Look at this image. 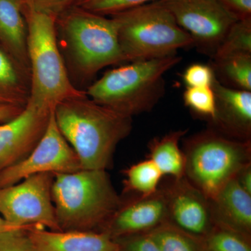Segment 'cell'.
I'll use <instances>...</instances> for the list:
<instances>
[{
  "instance_id": "1",
  "label": "cell",
  "mask_w": 251,
  "mask_h": 251,
  "mask_svg": "<svg viewBox=\"0 0 251 251\" xmlns=\"http://www.w3.org/2000/svg\"><path fill=\"white\" fill-rule=\"evenodd\" d=\"M53 114L82 169L107 171L117 145L132 130V117L96 103L86 92L57 104Z\"/></svg>"
},
{
  "instance_id": "27",
  "label": "cell",
  "mask_w": 251,
  "mask_h": 251,
  "mask_svg": "<svg viewBox=\"0 0 251 251\" xmlns=\"http://www.w3.org/2000/svg\"><path fill=\"white\" fill-rule=\"evenodd\" d=\"M33 226L0 232V251H32L27 230Z\"/></svg>"
},
{
  "instance_id": "10",
  "label": "cell",
  "mask_w": 251,
  "mask_h": 251,
  "mask_svg": "<svg viewBox=\"0 0 251 251\" xmlns=\"http://www.w3.org/2000/svg\"><path fill=\"white\" fill-rule=\"evenodd\" d=\"M81 169L80 159L59 130L52 111L45 133L34 150L22 161L0 173V187L16 184L31 175Z\"/></svg>"
},
{
  "instance_id": "28",
  "label": "cell",
  "mask_w": 251,
  "mask_h": 251,
  "mask_svg": "<svg viewBox=\"0 0 251 251\" xmlns=\"http://www.w3.org/2000/svg\"><path fill=\"white\" fill-rule=\"evenodd\" d=\"M215 75L211 66L193 64L185 70L182 78L186 87H211Z\"/></svg>"
},
{
  "instance_id": "3",
  "label": "cell",
  "mask_w": 251,
  "mask_h": 251,
  "mask_svg": "<svg viewBox=\"0 0 251 251\" xmlns=\"http://www.w3.org/2000/svg\"><path fill=\"white\" fill-rule=\"evenodd\" d=\"M52 199L63 231L103 232L122 203L104 170L54 174Z\"/></svg>"
},
{
  "instance_id": "26",
  "label": "cell",
  "mask_w": 251,
  "mask_h": 251,
  "mask_svg": "<svg viewBox=\"0 0 251 251\" xmlns=\"http://www.w3.org/2000/svg\"><path fill=\"white\" fill-rule=\"evenodd\" d=\"M165 0H80L76 6L102 16H112L150 2Z\"/></svg>"
},
{
  "instance_id": "33",
  "label": "cell",
  "mask_w": 251,
  "mask_h": 251,
  "mask_svg": "<svg viewBox=\"0 0 251 251\" xmlns=\"http://www.w3.org/2000/svg\"><path fill=\"white\" fill-rule=\"evenodd\" d=\"M25 107L16 106V105H1L0 106V123L9 121L17 116L23 111Z\"/></svg>"
},
{
  "instance_id": "20",
  "label": "cell",
  "mask_w": 251,
  "mask_h": 251,
  "mask_svg": "<svg viewBox=\"0 0 251 251\" xmlns=\"http://www.w3.org/2000/svg\"><path fill=\"white\" fill-rule=\"evenodd\" d=\"M211 67L214 74L228 83L227 87L251 92V54H236L213 59Z\"/></svg>"
},
{
  "instance_id": "23",
  "label": "cell",
  "mask_w": 251,
  "mask_h": 251,
  "mask_svg": "<svg viewBox=\"0 0 251 251\" xmlns=\"http://www.w3.org/2000/svg\"><path fill=\"white\" fill-rule=\"evenodd\" d=\"M236 54H251V17L240 18L229 29L213 59Z\"/></svg>"
},
{
  "instance_id": "16",
  "label": "cell",
  "mask_w": 251,
  "mask_h": 251,
  "mask_svg": "<svg viewBox=\"0 0 251 251\" xmlns=\"http://www.w3.org/2000/svg\"><path fill=\"white\" fill-rule=\"evenodd\" d=\"M210 201L213 224L232 229L250 239L251 195L234 178Z\"/></svg>"
},
{
  "instance_id": "13",
  "label": "cell",
  "mask_w": 251,
  "mask_h": 251,
  "mask_svg": "<svg viewBox=\"0 0 251 251\" xmlns=\"http://www.w3.org/2000/svg\"><path fill=\"white\" fill-rule=\"evenodd\" d=\"M167 220L166 194L159 186L156 193L147 197L137 196L128 199L122 197L120 207L105 226L103 232L114 239L145 233Z\"/></svg>"
},
{
  "instance_id": "24",
  "label": "cell",
  "mask_w": 251,
  "mask_h": 251,
  "mask_svg": "<svg viewBox=\"0 0 251 251\" xmlns=\"http://www.w3.org/2000/svg\"><path fill=\"white\" fill-rule=\"evenodd\" d=\"M202 240L206 251H251L249 238L215 225Z\"/></svg>"
},
{
  "instance_id": "17",
  "label": "cell",
  "mask_w": 251,
  "mask_h": 251,
  "mask_svg": "<svg viewBox=\"0 0 251 251\" xmlns=\"http://www.w3.org/2000/svg\"><path fill=\"white\" fill-rule=\"evenodd\" d=\"M27 34L23 0H0V42L5 52L30 74Z\"/></svg>"
},
{
  "instance_id": "29",
  "label": "cell",
  "mask_w": 251,
  "mask_h": 251,
  "mask_svg": "<svg viewBox=\"0 0 251 251\" xmlns=\"http://www.w3.org/2000/svg\"><path fill=\"white\" fill-rule=\"evenodd\" d=\"M80 0H23L29 9L57 18L68 9L76 6Z\"/></svg>"
},
{
  "instance_id": "19",
  "label": "cell",
  "mask_w": 251,
  "mask_h": 251,
  "mask_svg": "<svg viewBox=\"0 0 251 251\" xmlns=\"http://www.w3.org/2000/svg\"><path fill=\"white\" fill-rule=\"evenodd\" d=\"M124 194L134 193L147 197L158 191L163 175L150 158L135 163L124 170Z\"/></svg>"
},
{
  "instance_id": "11",
  "label": "cell",
  "mask_w": 251,
  "mask_h": 251,
  "mask_svg": "<svg viewBox=\"0 0 251 251\" xmlns=\"http://www.w3.org/2000/svg\"><path fill=\"white\" fill-rule=\"evenodd\" d=\"M52 111L28 100L19 115L0 124V173L34 150L45 133Z\"/></svg>"
},
{
  "instance_id": "9",
  "label": "cell",
  "mask_w": 251,
  "mask_h": 251,
  "mask_svg": "<svg viewBox=\"0 0 251 251\" xmlns=\"http://www.w3.org/2000/svg\"><path fill=\"white\" fill-rule=\"evenodd\" d=\"M178 25L192 38L194 45L214 55L239 16L216 0H165Z\"/></svg>"
},
{
  "instance_id": "7",
  "label": "cell",
  "mask_w": 251,
  "mask_h": 251,
  "mask_svg": "<svg viewBox=\"0 0 251 251\" xmlns=\"http://www.w3.org/2000/svg\"><path fill=\"white\" fill-rule=\"evenodd\" d=\"M184 177L209 200L251 163V140L234 139L214 128L185 141Z\"/></svg>"
},
{
  "instance_id": "21",
  "label": "cell",
  "mask_w": 251,
  "mask_h": 251,
  "mask_svg": "<svg viewBox=\"0 0 251 251\" xmlns=\"http://www.w3.org/2000/svg\"><path fill=\"white\" fill-rule=\"evenodd\" d=\"M154 241L161 251H203L202 239L195 237L165 221L145 232Z\"/></svg>"
},
{
  "instance_id": "12",
  "label": "cell",
  "mask_w": 251,
  "mask_h": 251,
  "mask_svg": "<svg viewBox=\"0 0 251 251\" xmlns=\"http://www.w3.org/2000/svg\"><path fill=\"white\" fill-rule=\"evenodd\" d=\"M168 209L167 221L187 233L204 239L212 229L210 201L186 178L161 186Z\"/></svg>"
},
{
  "instance_id": "22",
  "label": "cell",
  "mask_w": 251,
  "mask_h": 251,
  "mask_svg": "<svg viewBox=\"0 0 251 251\" xmlns=\"http://www.w3.org/2000/svg\"><path fill=\"white\" fill-rule=\"evenodd\" d=\"M30 74L0 49V91L29 99Z\"/></svg>"
},
{
  "instance_id": "34",
  "label": "cell",
  "mask_w": 251,
  "mask_h": 251,
  "mask_svg": "<svg viewBox=\"0 0 251 251\" xmlns=\"http://www.w3.org/2000/svg\"><path fill=\"white\" fill-rule=\"evenodd\" d=\"M26 227H29V226H26ZM21 227V226H14V225L10 224V223L6 221V220L3 219L1 216H0V232L10 230V229L21 228V227Z\"/></svg>"
},
{
  "instance_id": "35",
  "label": "cell",
  "mask_w": 251,
  "mask_h": 251,
  "mask_svg": "<svg viewBox=\"0 0 251 251\" xmlns=\"http://www.w3.org/2000/svg\"><path fill=\"white\" fill-rule=\"evenodd\" d=\"M203 251H206V250H205V249H204V250Z\"/></svg>"
},
{
  "instance_id": "14",
  "label": "cell",
  "mask_w": 251,
  "mask_h": 251,
  "mask_svg": "<svg viewBox=\"0 0 251 251\" xmlns=\"http://www.w3.org/2000/svg\"><path fill=\"white\" fill-rule=\"evenodd\" d=\"M211 87L216 108L211 128L234 139L251 140V92L227 87L216 77Z\"/></svg>"
},
{
  "instance_id": "5",
  "label": "cell",
  "mask_w": 251,
  "mask_h": 251,
  "mask_svg": "<svg viewBox=\"0 0 251 251\" xmlns=\"http://www.w3.org/2000/svg\"><path fill=\"white\" fill-rule=\"evenodd\" d=\"M27 25V54L30 70L28 100L53 110L63 100L85 93L76 88L68 72L57 41L56 19L23 4Z\"/></svg>"
},
{
  "instance_id": "32",
  "label": "cell",
  "mask_w": 251,
  "mask_h": 251,
  "mask_svg": "<svg viewBox=\"0 0 251 251\" xmlns=\"http://www.w3.org/2000/svg\"><path fill=\"white\" fill-rule=\"evenodd\" d=\"M235 178L243 189L251 195V163L244 167Z\"/></svg>"
},
{
  "instance_id": "30",
  "label": "cell",
  "mask_w": 251,
  "mask_h": 251,
  "mask_svg": "<svg viewBox=\"0 0 251 251\" xmlns=\"http://www.w3.org/2000/svg\"><path fill=\"white\" fill-rule=\"evenodd\" d=\"M120 251H161L147 233L132 234L115 239Z\"/></svg>"
},
{
  "instance_id": "2",
  "label": "cell",
  "mask_w": 251,
  "mask_h": 251,
  "mask_svg": "<svg viewBox=\"0 0 251 251\" xmlns=\"http://www.w3.org/2000/svg\"><path fill=\"white\" fill-rule=\"evenodd\" d=\"M56 30L67 70L77 80H90L104 68L126 62L111 17L75 6L57 16Z\"/></svg>"
},
{
  "instance_id": "18",
  "label": "cell",
  "mask_w": 251,
  "mask_h": 251,
  "mask_svg": "<svg viewBox=\"0 0 251 251\" xmlns=\"http://www.w3.org/2000/svg\"><path fill=\"white\" fill-rule=\"evenodd\" d=\"M187 130H178L154 138L149 143L148 158L158 167L163 176H170L173 179L184 177L186 159L179 142Z\"/></svg>"
},
{
  "instance_id": "4",
  "label": "cell",
  "mask_w": 251,
  "mask_h": 251,
  "mask_svg": "<svg viewBox=\"0 0 251 251\" xmlns=\"http://www.w3.org/2000/svg\"><path fill=\"white\" fill-rule=\"evenodd\" d=\"M181 61L175 54L130 62L105 73L86 94L96 103L126 116L151 111L164 96L165 74Z\"/></svg>"
},
{
  "instance_id": "15",
  "label": "cell",
  "mask_w": 251,
  "mask_h": 251,
  "mask_svg": "<svg viewBox=\"0 0 251 251\" xmlns=\"http://www.w3.org/2000/svg\"><path fill=\"white\" fill-rule=\"evenodd\" d=\"M27 234L32 251H120L118 243L103 232L50 230L36 226Z\"/></svg>"
},
{
  "instance_id": "31",
  "label": "cell",
  "mask_w": 251,
  "mask_h": 251,
  "mask_svg": "<svg viewBox=\"0 0 251 251\" xmlns=\"http://www.w3.org/2000/svg\"><path fill=\"white\" fill-rule=\"evenodd\" d=\"M240 18L251 17V0H216Z\"/></svg>"
},
{
  "instance_id": "25",
  "label": "cell",
  "mask_w": 251,
  "mask_h": 251,
  "mask_svg": "<svg viewBox=\"0 0 251 251\" xmlns=\"http://www.w3.org/2000/svg\"><path fill=\"white\" fill-rule=\"evenodd\" d=\"M183 100L187 108L198 116L214 122L216 115V99L211 87H186Z\"/></svg>"
},
{
  "instance_id": "8",
  "label": "cell",
  "mask_w": 251,
  "mask_h": 251,
  "mask_svg": "<svg viewBox=\"0 0 251 251\" xmlns=\"http://www.w3.org/2000/svg\"><path fill=\"white\" fill-rule=\"evenodd\" d=\"M54 174L31 175L16 184L0 187V214L14 226L59 229L52 199Z\"/></svg>"
},
{
  "instance_id": "6",
  "label": "cell",
  "mask_w": 251,
  "mask_h": 251,
  "mask_svg": "<svg viewBox=\"0 0 251 251\" xmlns=\"http://www.w3.org/2000/svg\"><path fill=\"white\" fill-rule=\"evenodd\" d=\"M126 62L163 58L194 45L161 1L140 5L112 15Z\"/></svg>"
}]
</instances>
